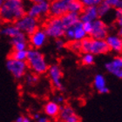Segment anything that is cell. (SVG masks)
<instances>
[{
  "label": "cell",
  "instance_id": "obj_1",
  "mask_svg": "<svg viewBox=\"0 0 122 122\" xmlns=\"http://www.w3.org/2000/svg\"><path fill=\"white\" fill-rule=\"evenodd\" d=\"M26 15V8L21 0H5L0 8V22L3 24H15Z\"/></svg>",
  "mask_w": 122,
  "mask_h": 122
},
{
  "label": "cell",
  "instance_id": "obj_2",
  "mask_svg": "<svg viewBox=\"0 0 122 122\" xmlns=\"http://www.w3.org/2000/svg\"><path fill=\"white\" fill-rule=\"evenodd\" d=\"M26 64L31 72L36 75H42L47 73L49 65L46 59V57L39 50L30 48L27 52Z\"/></svg>",
  "mask_w": 122,
  "mask_h": 122
},
{
  "label": "cell",
  "instance_id": "obj_3",
  "mask_svg": "<svg viewBox=\"0 0 122 122\" xmlns=\"http://www.w3.org/2000/svg\"><path fill=\"white\" fill-rule=\"evenodd\" d=\"M43 29L48 38L54 39L63 38L66 30L60 18H51V17L46 22Z\"/></svg>",
  "mask_w": 122,
  "mask_h": 122
},
{
  "label": "cell",
  "instance_id": "obj_4",
  "mask_svg": "<svg viewBox=\"0 0 122 122\" xmlns=\"http://www.w3.org/2000/svg\"><path fill=\"white\" fill-rule=\"evenodd\" d=\"M50 5L51 2L46 0H36L27 8L26 14L38 20V18L45 17L50 13Z\"/></svg>",
  "mask_w": 122,
  "mask_h": 122
},
{
  "label": "cell",
  "instance_id": "obj_5",
  "mask_svg": "<svg viewBox=\"0 0 122 122\" xmlns=\"http://www.w3.org/2000/svg\"><path fill=\"white\" fill-rule=\"evenodd\" d=\"M6 68L12 77L16 79H21L25 76L28 70L26 61H18L11 58H8L5 63Z\"/></svg>",
  "mask_w": 122,
  "mask_h": 122
},
{
  "label": "cell",
  "instance_id": "obj_6",
  "mask_svg": "<svg viewBox=\"0 0 122 122\" xmlns=\"http://www.w3.org/2000/svg\"><path fill=\"white\" fill-rule=\"evenodd\" d=\"M16 26L20 30L21 32L25 34L26 36L31 35L33 32L39 28L38 20L34 18H31L27 14L25 15L23 18H21L15 23Z\"/></svg>",
  "mask_w": 122,
  "mask_h": 122
},
{
  "label": "cell",
  "instance_id": "obj_7",
  "mask_svg": "<svg viewBox=\"0 0 122 122\" xmlns=\"http://www.w3.org/2000/svg\"><path fill=\"white\" fill-rule=\"evenodd\" d=\"M47 74L51 83L52 85V86L56 90L59 92L65 91V86L63 84V71L61 67L57 65V64H53L51 66H49L48 71H47Z\"/></svg>",
  "mask_w": 122,
  "mask_h": 122
},
{
  "label": "cell",
  "instance_id": "obj_8",
  "mask_svg": "<svg viewBox=\"0 0 122 122\" xmlns=\"http://www.w3.org/2000/svg\"><path fill=\"white\" fill-rule=\"evenodd\" d=\"M89 36L92 39L106 40L108 36V26L104 21L98 18L92 22V29Z\"/></svg>",
  "mask_w": 122,
  "mask_h": 122
},
{
  "label": "cell",
  "instance_id": "obj_9",
  "mask_svg": "<svg viewBox=\"0 0 122 122\" xmlns=\"http://www.w3.org/2000/svg\"><path fill=\"white\" fill-rule=\"evenodd\" d=\"M70 0H54L50 5V15L51 18H61L68 13Z\"/></svg>",
  "mask_w": 122,
  "mask_h": 122
},
{
  "label": "cell",
  "instance_id": "obj_10",
  "mask_svg": "<svg viewBox=\"0 0 122 122\" xmlns=\"http://www.w3.org/2000/svg\"><path fill=\"white\" fill-rule=\"evenodd\" d=\"M48 37L46 36L43 28H38L35 32L29 36L28 42L32 49L39 50L46 45Z\"/></svg>",
  "mask_w": 122,
  "mask_h": 122
},
{
  "label": "cell",
  "instance_id": "obj_11",
  "mask_svg": "<svg viewBox=\"0 0 122 122\" xmlns=\"http://www.w3.org/2000/svg\"><path fill=\"white\" fill-rule=\"evenodd\" d=\"M10 44L12 46L13 51H27L29 46L28 38L25 34L20 32L15 38L10 39Z\"/></svg>",
  "mask_w": 122,
  "mask_h": 122
},
{
  "label": "cell",
  "instance_id": "obj_12",
  "mask_svg": "<svg viewBox=\"0 0 122 122\" xmlns=\"http://www.w3.org/2000/svg\"><path fill=\"white\" fill-rule=\"evenodd\" d=\"M110 51L106 40H99V39H92V38L91 47H90L89 53L92 55H101L106 54Z\"/></svg>",
  "mask_w": 122,
  "mask_h": 122
},
{
  "label": "cell",
  "instance_id": "obj_13",
  "mask_svg": "<svg viewBox=\"0 0 122 122\" xmlns=\"http://www.w3.org/2000/svg\"><path fill=\"white\" fill-rule=\"evenodd\" d=\"M99 18L98 10L96 6L92 7H85L82 12L79 14V21L82 23H92Z\"/></svg>",
  "mask_w": 122,
  "mask_h": 122
},
{
  "label": "cell",
  "instance_id": "obj_14",
  "mask_svg": "<svg viewBox=\"0 0 122 122\" xmlns=\"http://www.w3.org/2000/svg\"><path fill=\"white\" fill-rule=\"evenodd\" d=\"M106 42L111 51L117 53L122 52V38L119 37L118 35L111 34L107 37Z\"/></svg>",
  "mask_w": 122,
  "mask_h": 122
},
{
  "label": "cell",
  "instance_id": "obj_15",
  "mask_svg": "<svg viewBox=\"0 0 122 122\" xmlns=\"http://www.w3.org/2000/svg\"><path fill=\"white\" fill-rule=\"evenodd\" d=\"M93 86L95 90H97L98 92L100 94H107L109 92V88L107 86L106 78L101 73H98L94 76Z\"/></svg>",
  "mask_w": 122,
  "mask_h": 122
},
{
  "label": "cell",
  "instance_id": "obj_16",
  "mask_svg": "<svg viewBox=\"0 0 122 122\" xmlns=\"http://www.w3.org/2000/svg\"><path fill=\"white\" fill-rule=\"evenodd\" d=\"M21 31L18 29L15 24H4L0 26V35L10 38H15Z\"/></svg>",
  "mask_w": 122,
  "mask_h": 122
},
{
  "label": "cell",
  "instance_id": "obj_17",
  "mask_svg": "<svg viewBox=\"0 0 122 122\" xmlns=\"http://www.w3.org/2000/svg\"><path fill=\"white\" fill-rule=\"evenodd\" d=\"M59 111H60V106L51 100L46 102L44 106V112L48 118L58 117L59 114Z\"/></svg>",
  "mask_w": 122,
  "mask_h": 122
},
{
  "label": "cell",
  "instance_id": "obj_18",
  "mask_svg": "<svg viewBox=\"0 0 122 122\" xmlns=\"http://www.w3.org/2000/svg\"><path fill=\"white\" fill-rule=\"evenodd\" d=\"M61 21L63 23V25L65 28H69L71 26L75 25L78 22H79V14L77 13L68 12L63 17H61Z\"/></svg>",
  "mask_w": 122,
  "mask_h": 122
},
{
  "label": "cell",
  "instance_id": "obj_19",
  "mask_svg": "<svg viewBox=\"0 0 122 122\" xmlns=\"http://www.w3.org/2000/svg\"><path fill=\"white\" fill-rule=\"evenodd\" d=\"M75 114V110L69 105H63L60 106V111H59V114L58 117L61 121L65 122L67 119Z\"/></svg>",
  "mask_w": 122,
  "mask_h": 122
},
{
  "label": "cell",
  "instance_id": "obj_20",
  "mask_svg": "<svg viewBox=\"0 0 122 122\" xmlns=\"http://www.w3.org/2000/svg\"><path fill=\"white\" fill-rule=\"evenodd\" d=\"M74 30V41H82L84 38L87 37V34L83 29V23L82 22H78V23L73 25Z\"/></svg>",
  "mask_w": 122,
  "mask_h": 122
},
{
  "label": "cell",
  "instance_id": "obj_21",
  "mask_svg": "<svg viewBox=\"0 0 122 122\" xmlns=\"http://www.w3.org/2000/svg\"><path fill=\"white\" fill-rule=\"evenodd\" d=\"M84 5H83L81 1L70 0V3H69L68 5V12L80 14L82 12V10H84Z\"/></svg>",
  "mask_w": 122,
  "mask_h": 122
},
{
  "label": "cell",
  "instance_id": "obj_22",
  "mask_svg": "<svg viewBox=\"0 0 122 122\" xmlns=\"http://www.w3.org/2000/svg\"><path fill=\"white\" fill-rule=\"evenodd\" d=\"M97 10H98L99 18H103L111 11L112 7L105 0V1H101V3L97 6Z\"/></svg>",
  "mask_w": 122,
  "mask_h": 122
},
{
  "label": "cell",
  "instance_id": "obj_23",
  "mask_svg": "<svg viewBox=\"0 0 122 122\" xmlns=\"http://www.w3.org/2000/svg\"><path fill=\"white\" fill-rule=\"evenodd\" d=\"M105 69L107 70V72L111 73L112 75H113V76H115L116 78H118V79H122V69L112 66L109 62L106 63V65H105Z\"/></svg>",
  "mask_w": 122,
  "mask_h": 122
},
{
  "label": "cell",
  "instance_id": "obj_24",
  "mask_svg": "<svg viewBox=\"0 0 122 122\" xmlns=\"http://www.w3.org/2000/svg\"><path fill=\"white\" fill-rule=\"evenodd\" d=\"M25 83L29 86H33L38 82V76L33 72H27L25 76L24 77Z\"/></svg>",
  "mask_w": 122,
  "mask_h": 122
},
{
  "label": "cell",
  "instance_id": "obj_25",
  "mask_svg": "<svg viewBox=\"0 0 122 122\" xmlns=\"http://www.w3.org/2000/svg\"><path fill=\"white\" fill-rule=\"evenodd\" d=\"M27 52H28V50L27 51H12V52L10 55V58L18 61H26Z\"/></svg>",
  "mask_w": 122,
  "mask_h": 122
},
{
  "label": "cell",
  "instance_id": "obj_26",
  "mask_svg": "<svg viewBox=\"0 0 122 122\" xmlns=\"http://www.w3.org/2000/svg\"><path fill=\"white\" fill-rule=\"evenodd\" d=\"M80 43H81V52H83V53H89L92 38H90L89 36H87L86 38H84L82 41H80Z\"/></svg>",
  "mask_w": 122,
  "mask_h": 122
},
{
  "label": "cell",
  "instance_id": "obj_27",
  "mask_svg": "<svg viewBox=\"0 0 122 122\" xmlns=\"http://www.w3.org/2000/svg\"><path fill=\"white\" fill-rule=\"evenodd\" d=\"M94 61L95 58L92 53H83L81 57V63L85 66H92L93 65Z\"/></svg>",
  "mask_w": 122,
  "mask_h": 122
},
{
  "label": "cell",
  "instance_id": "obj_28",
  "mask_svg": "<svg viewBox=\"0 0 122 122\" xmlns=\"http://www.w3.org/2000/svg\"><path fill=\"white\" fill-rule=\"evenodd\" d=\"M67 46L73 52H81V43H80V41H71L67 44Z\"/></svg>",
  "mask_w": 122,
  "mask_h": 122
},
{
  "label": "cell",
  "instance_id": "obj_29",
  "mask_svg": "<svg viewBox=\"0 0 122 122\" xmlns=\"http://www.w3.org/2000/svg\"><path fill=\"white\" fill-rule=\"evenodd\" d=\"M106 2L113 9H121L122 10V0H106Z\"/></svg>",
  "mask_w": 122,
  "mask_h": 122
},
{
  "label": "cell",
  "instance_id": "obj_30",
  "mask_svg": "<svg viewBox=\"0 0 122 122\" xmlns=\"http://www.w3.org/2000/svg\"><path fill=\"white\" fill-rule=\"evenodd\" d=\"M84 7H92L98 6L101 3V0H82L81 1Z\"/></svg>",
  "mask_w": 122,
  "mask_h": 122
},
{
  "label": "cell",
  "instance_id": "obj_31",
  "mask_svg": "<svg viewBox=\"0 0 122 122\" xmlns=\"http://www.w3.org/2000/svg\"><path fill=\"white\" fill-rule=\"evenodd\" d=\"M109 63L112 66L118 67V68L122 69V56H117L113 58L111 61H109Z\"/></svg>",
  "mask_w": 122,
  "mask_h": 122
},
{
  "label": "cell",
  "instance_id": "obj_32",
  "mask_svg": "<svg viewBox=\"0 0 122 122\" xmlns=\"http://www.w3.org/2000/svg\"><path fill=\"white\" fill-rule=\"evenodd\" d=\"M65 97L62 95V94H55L53 97H52V99L51 101H53L54 103L58 104L59 106H63L64 103H65Z\"/></svg>",
  "mask_w": 122,
  "mask_h": 122
},
{
  "label": "cell",
  "instance_id": "obj_33",
  "mask_svg": "<svg viewBox=\"0 0 122 122\" xmlns=\"http://www.w3.org/2000/svg\"><path fill=\"white\" fill-rule=\"evenodd\" d=\"M66 46V40L63 39V38H59V39H56V40H55V47H56L57 51L63 50L64 47Z\"/></svg>",
  "mask_w": 122,
  "mask_h": 122
},
{
  "label": "cell",
  "instance_id": "obj_34",
  "mask_svg": "<svg viewBox=\"0 0 122 122\" xmlns=\"http://www.w3.org/2000/svg\"><path fill=\"white\" fill-rule=\"evenodd\" d=\"M83 29L87 34V36H89L92 31V23H89V22L83 23Z\"/></svg>",
  "mask_w": 122,
  "mask_h": 122
},
{
  "label": "cell",
  "instance_id": "obj_35",
  "mask_svg": "<svg viewBox=\"0 0 122 122\" xmlns=\"http://www.w3.org/2000/svg\"><path fill=\"white\" fill-rule=\"evenodd\" d=\"M65 122H80V118L75 113L74 115L71 116L69 119H67Z\"/></svg>",
  "mask_w": 122,
  "mask_h": 122
},
{
  "label": "cell",
  "instance_id": "obj_36",
  "mask_svg": "<svg viewBox=\"0 0 122 122\" xmlns=\"http://www.w3.org/2000/svg\"><path fill=\"white\" fill-rule=\"evenodd\" d=\"M114 17L116 19H119L122 17V10L121 9H115L114 10Z\"/></svg>",
  "mask_w": 122,
  "mask_h": 122
},
{
  "label": "cell",
  "instance_id": "obj_37",
  "mask_svg": "<svg viewBox=\"0 0 122 122\" xmlns=\"http://www.w3.org/2000/svg\"><path fill=\"white\" fill-rule=\"evenodd\" d=\"M37 122H51V121H50V119L47 116H46V115H41L40 118L37 120Z\"/></svg>",
  "mask_w": 122,
  "mask_h": 122
},
{
  "label": "cell",
  "instance_id": "obj_38",
  "mask_svg": "<svg viewBox=\"0 0 122 122\" xmlns=\"http://www.w3.org/2000/svg\"><path fill=\"white\" fill-rule=\"evenodd\" d=\"M40 116H41V114L39 113V112H35V113H33L32 114V118H33V120H35L36 121L40 118Z\"/></svg>",
  "mask_w": 122,
  "mask_h": 122
},
{
  "label": "cell",
  "instance_id": "obj_39",
  "mask_svg": "<svg viewBox=\"0 0 122 122\" xmlns=\"http://www.w3.org/2000/svg\"><path fill=\"white\" fill-rule=\"evenodd\" d=\"M24 116L23 115H18V117L15 119V122H23Z\"/></svg>",
  "mask_w": 122,
  "mask_h": 122
},
{
  "label": "cell",
  "instance_id": "obj_40",
  "mask_svg": "<svg viewBox=\"0 0 122 122\" xmlns=\"http://www.w3.org/2000/svg\"><path fill=\"white\" fill-rule=\"evenodd\" d=\"M116 23H117V25L119 26V27H121L122 26V17L119 18V19H117Z\"/></svg>",
  "mask_w": 122,
  "mask_h": 122
},
{
  "label": "cell",
  "instance_id": "obj_41",
  "mask_svg": "<svg viewBox=\"0 0 122 122\" xmlns=\"http://www.w3.org/2000/svg\"><path fill=\"white\" fill-rule=\"evenodd\" d=\"M23 122H31V119L28 116H24Z\"/></svg>",
  "mask_w": 122,
  "mask_h": 122
},
{
  "label": "cell",
  "instance_id": "obj_42",
  "mask_svg": "<svg viewBox=\"0 0 122 122\" xmlns=\"http://www.w3.org/2000/svg\"><path fill=\"white\" fill-rule=\"evenodd\" d=\"M119 37L122 38V26L121 27H119V30H118V34H117Z\"/></svg>",
  "mask_w": 122,
  "mask_h": 122
},
{
  "label": "cell",
  "instance_id": "obj_43",
  "mask_svg": "<svg viewBox=\"0 0 122 122\" xmlns=\"http://www.w3.org/2000/svg\"><path fill=\"white\" fill-rule=\"evenodd\" d=\"M3 3H4V0H0V8L2 7V5H3Z\"/></svg>",
  "mask_w": 122,
  "mask_h": 122
}]
</instances>
